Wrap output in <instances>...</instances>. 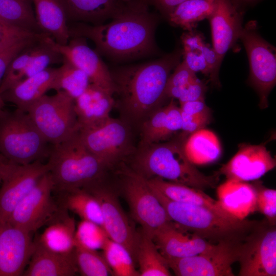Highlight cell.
Segmentation results:
<instances>
[{
	"label": "cell",
	"instance_id": "obj_18",
	"mask_svg": "<svg viewBox=\"0 0 276 276\" xmlns=\"http://www.w3.org/2000/svg\"><path fill=\"white\" fill-rule=\"evenodd\" d=\"M33 247L30 233L0 219V276L22 275Z\"/></svg>",
	"mask_w": 276,
	"mask_h": 276
},
{
	"label": "cell",
	"instance_id": "obj_52",
	"mask_svg": "<svg viewBox=\"0 0 276 276\" xmlns=\"http://www.w3.org/2000/svg\"><path fill=\"white\" fill-rule=\"evenodd\" d=\"M9 160L0 153V184L1 183L4 173Z\"/></svg>",
	"mask_w": 276,
	"mask_h": 276
},
{
	"label": "cell",
	"instance_id": "obj_47",
	"mask_svg": "<svg viewBox=\"0 0 276 276\" xmlns=\"http://www.w3.org/2000/svg\"><path fill=\"white\" fill-rule=\"evenodd\" d=\"M182 61L194 72H201L208 76V70L202 51L199 52L182 51Z\"/></svg>",
	"mask_w": 276,
	"mask_h": 276
},
{
	"label": "cell",
	"instance_id": "obj_10",
	"mask_svg": "<svg viewBox=\"0 0 276 276\" xmlns=\"http://www.w3.org/2000/svg\"><path fill=\"white\" fill-rule=\"evenodd\" d=\"M238 262L239 276H275V224L259 221L242 242Z\"/></svg>",
	"mask_w": 276,
	"mask_h": 276
},
{
	"label": "cell",
	"instance_id": "obj_7",
	"mask_svg": "<svg viewBox=\"0 0 276 276\" xmlns=\"http://www.w3.org/2000/svg\"><path fill=\"white\" fill-rule=\"evenodd\" d=\"M27 112L51 145L65 141L79 130L75 100L63 90L53 96L43 95Z\"/></svg>",
	"mask_w": 276,
	"mask_h": 276
},
{
	"label": "cell",
	"instance_id": "obj_9",
	"mask_svg": "<svg viewBox=\"0 0 276 276\" xmlns=\"http://www.w3.org/2000/svg\"><path fill=\"white\" fill-rule=\"evenodd\" d=\"M122 192L132 218L142 231L152 238L155 233L171 221L146 178L132 170L124 173Z\"/></svg>",
	"mask_w": 276,
	"mask_h": 276
},
{
	"label": "cell",
	"instance_id": "obj_48",
	"mask_svg": "<svg viewBox=\"0 0 276 276\" xmlns=\"http://www.w3.org/2000/svg\"><path fill=\"white\" fill-rule=\"evenodd\" d=\"M182 118V132L190 134L202 128L209 123L211 117L191 116L181 111Z\"/></svg>",
	"mask_w": 276,
	"mask_h": 276
},
{
	"label": "cell",
	"instance_id": "obj_29",
	"mask_svg": "<svg viewBox=\"0 0 276 276\" xmlns=\"http://www.w3.org/2000/svg\"><path fill=\"white\" fill-rule=\"evenodd\" d=\"M183 150L188 159L195 165L215 162L221 154L218 137L211 130L204 128L189 135L183 143Z\"/></svg>",
	"mask_w": 276,
	"mask_h": 276
},
{
	"label": "cell",
	"instance_id": "obj_26",
	"mask_svg": "<svg viewBox=\"0 0 276 276\" xmlns=\"http://www.w3.org/2000/svg\"><path fill=\"white\" fill-rule=\"evenodd\" d=\"M68 20L100 25L111 19L124 0H59Z\"/></svg>",
	"mask_w": 276,
	"mask_h": 276
},
{
	"label": "cell",
	"instance_id": "obj_21",
	"mask_svg": "<svg viewBox=\"0 0 276 276\" xmlns=\"http://www.w3.org/2000/svg\"><path fill=\"white\" fill-rule=\"evenodd\" d=\"M58 68L50 67L21 80L1 94L4 102L27 112L37 100L51 89L55 90Z\"/></svg>",
	"mask_w": 276,
	"mask_h": 276
},
{
	"label": "cell",
	"instance_id": "obj_25",
	"mask_svg": "<svg viewBox=\"0 0 276 276\" xmlns=\"http://www.w3.org/2000/svg\"><path fill=\"white\" fill-rule=\"evenodd\" d=\"M31 259L24 276H73L78 271L74 252L61 254L48 250L34 242Z\"/></svg>",
	"mask_w": 276,
	"mask_h": 276
},
{
	"label": "cell",
	"instance_id": "obj_49",
	"mask_svg": "<svg viewBox=\"0 0 276 276\" xmlns=\"http://www.w3.org/2000/svg\"><path fill=\"white\" fill-rule=\"evenodd\" d=\"M180 108L182 112L191 116L211 117L210 108L204 100H198L180 103Z\"/></svg>",
	"mask_w": 276,
	"mask_h": 276
},
{
	"label": "cell",
	"instance_id": "obj_53",
	"mask_svg": "<svg viewBox=\"0 0 276 276\" xmlns=\"http://www.w3.org/2000/svg\"><path fill=\"white\" fill-rule=\"evenodd\" d=\"M5 105V102L0 94V109H3Z\"/></svg>",
	"mask_w": 276,
	"mask_h": 276
},
{
	"label": "cell",
	"instance_id": "obj_12",
	"mask_svg": "<svg viewBox=\"0 0 276 276\" xmlns=\"http://www.w3.org/2000/svg\"><path fill=\"white\" fill-rule=\"evenodd\" d=\"M53 191L48 172L16 206L7 221L30 234L46 225L59 208L52 196Z\"/></svg>",
	"mask_w": 276,
	"mask_h": 276
},
{
	"label": "cell",
	"instance_id": "obj_45",
	"mask_svg": "<svg viewBox=\"0 0 276 276\" xmlns=\"http://www.w3.org/2000/svg\"><path fill=\"white\" fill-rule=\"evenodd\" d=\"M41 38L26 40L8 50L0 52V82L4 76L10 63L16 55L30 44Z\"/></svg>",
	"mask_w": 276,
	"mask_h": 276
},
{
	"label": "cell",
	"instance_id": "obj_50",
	"mask_svg": "<svg viewBox=\"0 0 276 276\" xmlns=\"http://www.w3.org/2000/svg\"><path fill=\"white\" fill-rule=\"evenodd\" d=\"M150 7H153L160 14L167 18L170 13L180 4L186 0H143Z\"/></svg>",
	"mask_w": 276,
	"mask_h": 276
},
{
	"label": "cell",
	"instance_id": "obj_43",
	"mask_svg": "<svg viewBox=\"0 0 276 276\" xmlns=\"http://www.w3.org/2000/svg\"><path fill=\"white\" fill-rule=\"evenodd\" d=\"M202 53L208 70L209 80L215 86L220 87L221 83L219 78V72L222 61L209 44L205 43L202 49Z\"/></svg>",
	"mask_w": 276,
	"mask_h": 276
},
{
	"label": "cell",
	"instance_id": "obj_11",
	"mask_svg": "<svg viewBox=\"0 0 276 276\" xmlns=\"http://www.w3.org/2000/svg\"><path fill=\"white\" fill-rule=\"evenodd\" d=\"M242 242H220L194 256L164 258L178 276H233L232 266L238 261Z\"/></svg>",
	"mask_w": 276,
	"mask_h": 276
},
{
	"label": "cell",
	"instance_id": "obj_27",
	"mask_svg": "<svg viewBox=\"0 0 276 276\" xmlns=\"http://www.w3.org/2000/svg\"><path fill=\"white\" fill-rule=\"evenodd\" d=\"M35 7L37 26L58 44H66L70 39L67 18L59 0H31Z\"/></svg>",
	"mask_w": 276,
	"mask_h": 276
},
{
	"label": "cell",
	"instance_id": "obj_22",
	"mask_svg": "<svg viewBox=\"0 0 276 276\" xmlns=\"http://www.w3.org/2000/svg\"><path fill=\"white\" fill-rule=\"evenodd\" d=\"M114 104L113 95L94 84L75 100L79 129L95 126L110 117Z\"/></svg>",
	"mask_w": 276,
	"mask_h": 276
},
{
	"label": "cell",
	"instance_id": "obj_19",
	"mask_svg": "<svg viewBox=\"0 0 276 276\" xmlns=\"http://www.w3.org/2000/svg\"><path fill=\"white\" fill-rule=\"evenodd\" d=\"M243 14L231 0H216L214 11L208 19L211 25L213 48L221 61L239 39Z\"/></svg>",
	"mask_w": 276,
	"mask_h": 276
},
{
	"label": "cell",
	"instance_id": "obj_36",
	"mask_svg": "<svg viewBox=\"0 0 276 276\" xmlns=\"http://www.w3.org/2000/svg\"><path fill=\"white\" fill-rule=\"evenodd\" d=\"M78 271L83 276H107L112 274L103 256L97 251L76 245L74 250Z\"/></svg>",
	"mask_w": 276,
	"mask_h": 276
},
{
	"label": "cell",
	"instance_id": "obj_51",
	"mask_svg": "<svg viewBox=\"0 0 276 276\" xmlns=\"http://www.w3.org/2000/svg\"><path fill=\"white\" fill-rule=\"evenodd\" d=\"M260 0H231L234 5L240 11L243 12L246 7L253 5Z\"/></svg>",
	"mask_w": 276,
	"mask_h": 276
},
{
	"label": "cell",
	"instance_id": "obj_8",
	"mask_svg": "<svg viewBox=\"0 0 276 276\" xmlns=\"http://www.w3.org/2000/svg\"><path fill=\"white\" fill-rule=\"evenodd\" d=\"M239 39L248 59V83L259 96L260 108L265 109L268 106V96L276 83L275 48L261 36L255 20L243 27Z\"/></svg>",
	"mask_w": 276,
	"mask_h": 276
},
{
	"label": "cell",
	"instance_id": "obj_13",
	"mask_svg": "<svg viewBox=\"0 0 276 276\" xmlns=\"http://www.w3.org/2000/svg\"><path fill=\"white\" fill-rule=\"evenodd\" d=\"M85 147L108 167L130 150V134L126 124L110 117L99 124L80 129Z\"/></svg>",
	"mask_w": 276,
	"mask_h": 276
},
{
	"label": "cell",
	"instance_id": "obj_16",
	"mask_svg": "<svg viewBox=\"0 0 276 276\" xmlns=\"http://www.w3.org/2000/svg\"><path fill=\"white\" fill-rule=\"evenodd\" d=\"M48 40L64 59L84 72L91 83L113 95L115 88L110 70L100 55L88 45L86 38L72 37L65 45L57 43L50 36Z\"/></svg>",
	"mask_w": 276,
	"mask_h": 276
},
{
	"label": "cell",
	"instance_id": "obj_4",
	"mask_svg": "<svg viewBox=\"0 0 276 276\" xmlns=\"http://www.w3.org/2000/svg\"><path fill=\"white\" fill-rule=\"evenodd\" d=\"M151 189L171 221L213 244L243 241L259 222L226 217L204 206L173 201Z\"/></svg>",
	"mask_w": 276,
	"mask_h": 276
},
{
	"label": "cell",
	"instance_id": "obj_1",
	"mask_svg": "<svg viewBox=\"0 0 276 276\" xmlns=\"http://www.w3.org/2000/svg\"><path fill=\"white\" fill-rule=\"evenodd\" d=\"M143 0H124L120 11L100 25L77 22L68 26L70 38L89 39L100 55L116 62H126L158 53L155 39L159 21Z\"/></svg>",
	"mask_w": 276,
	"mask_h": 276
},
{
	"label": "cell",
	"instance_id": "obj_40",
	"mask_svg": "<svg viewBox=\"0 0 276 276\" xmlns=\"http://www.w3.org/2000/svg\"><path fill=\"white\" fill-rule=\"evenodd\" d=\"M257 193V207L271 224L276 222V191L264 187L261 182L252 184Z\"/></svg>",
	"mask_w": 276,
	"mask_h": 276
},
{
	"label": "cell",
	"instance_id": "obj_39",
	"mask_svg": "<svg viewBox=\"0 0 276 276\" xmlns=\"http://www.w3.org/2000/svg\"><path fill=\"white\" fill-rule=\"evenodd\" d=\"M47 36L49 35L15 26L0 18V52L8 50L22 41Z\"/></svg>",
	"mask_w": 276,
	"mask_h": 276
},
{
	"label": "cell",
	"instance_id": "obj_35",
	"mask_svg": "<svg viewBox=\"0 0 276 276\" xmlns=\"http://www.w3.org/2000/svg\"><path fill=\"white\" fill-rule=\"evenodd\" d=\"M102 249L103 251V256L109 266L112 275H140L139 271L135 268L134 260L123 246L108 238Z\"/></svg>",
	"mask_w": 276,
	"mask_h": 276
},
{
	"label": "cell",
	"instance_id": "obj_28",
	"mask_svg": "<svg viewBox=\"0 0 276 276\" xmlns=\"http://www.w3.org/2000/svg\"><path fill=\"white\" fill-rule=\"evenodd\" d=\"M146 179L151 188L172 200L204 206L224 216L234 217L222 209L217 200L211 198L202 190L158 177Z\"/></svg>",
	"mask_w": 276,
	"mask_h": 276
},
{
	"label": "cell",
	"instance_id": "obj_2",
	"mask_svg": "<svg viewBox=\"0 0 276 276\" xmlns=\"http://www.w3.org/2000/svg\"><path fill=\"white\" fill-rule=\"evenodd\" d=\"M182 49L156 59L110 70L121 106L133 120L146 117L167 98L166 87L171 72L181 61Z\"/></svg>",
	"mask_w": 276,
	"mask_h": 276
},
{
	"label": "cell",
	"instance_id": "obj_23",
	"mask_svg": "<svg viewBox=\"0 0 276 276\" xmlns=\"http://www.w3.org/2000/svg\"><path fill=\"white\" fill-rule=\"evenodd\" d=\"M36 241L50 251L61 254H71L76 247L75 220L67 210L60 205L53 218Z\"/></svg>",
	"mask_w": 276,
	"mask_h": 276
},
{
	"label": "cell",
	"instance_id": "obj_34",
	"mask_svg": "<svg viewBox=\"0 0 276 276\" xmlns=\"http://www.w3.org/2000/svg\"><path fill=\"white\" fill-rule=\"evenodd\" d=\"M91 83L87 75L63 58L58 68L55 90H63L74 100L80 96Z\"/></svg>",
	"mask_w": 276,
	"mask_h": 276
},
{
	"label": "cell",
	"instance_id": "obj_37",
	"mask_svg": "<svg viewBox=\"0 0 276 276\" xmlns=\"http://www.w3.org/2000/svg\"><path fill=\"white\" fill-rule=\"evenodd\" d=\"M108 238L103 228L94 222L82 220L76 225V246L97 251L102 249Z\"/></svg>",
	"mask_w": 276,
	"mask_h": 276
},
{
	"label": "cell",
	"instance_id": "obj_20",
	"mask_svg": "<svg viewBox=\"0 0 276 276\" xmlns=\"http://www.w3.org/2000/svg\"><path fill=\"white\" fill-rule=\"evenodd\" d=\"M165 258H182L199 255L213 243L170 221L157 230L152 237Z\"/></svg>",
	"mask_w": 276,
	"mask_h": 276
},
{
	"label": "cell",
	"instance_id": "obj_5",
	"mask_svg": "<svg viewBox=\"0 0 276 276\" xmlns=\"http://www.w3.org/2000/svg\"><path fill=\"white\" fill-rule=\"evenodd\" d=\"M47 164L53 191L59 193L84 188L99 181L108 167L85 147L78 131L52 145Z\"/></svg>",
	"mask_w": 276,
	"mask_h": 276
},
{
	"label": "cell",
	"instance_id": "obj_6",
	"mask_svg": "<svg viewBox=\"0 0 276 276\" xmlns=\"http://www.w3.org/2000/svg\"><path fill=\"white\" fill-rule=\"evenodd\" d=\"M27 112L0 109V153L25 165L48 158L51 146Z\"/></svg>",
	"mask_w": 276,
	"mask_h": 276
},
{
	"label": "cell",
	"instance_id": "obj_24",
	"mask_svg": "<svg viewBox=\"0 0 276 276\" xmlns=\"http://www.w3.org/2000/svg\"><path fill=\"white\" fill-rule=\"evenodd\" d=\"M217 195L222 209L238 219H245L257 211V193L252 184L227 179L217 187Z\"/></svg>",
	"mask_w": 276,
	"mask_h": 276
},
{
	"label": "cell",
	"instance_id": "obj_14",
	"mask_svg": "<svg viewBox=\"0 0 276 276\" xmlns=\"http://www.w3.org/2000/svg\"><path fill=\"white\" fill-rule=\"evenodd\" d=\"M83 189L91 193L99 201L102 211L103 228L108 237L123 246L135 262L140 233L131 224L117 196L108 189L101 186L99 181Z\"/></svg>",
	"mask_w": 276,
	"mask_h": 276
},
{
	"label": "cell",
	"instance_id": "obj_17",
	"mask_svg": "<svg viewBox=\"0 0 276 276\" xmlns=\"http://www.w3.org/2000/svg\"><path fill=\"white\" fill-rule=\"evenodd\" d=\"M276 165L275 159L263 145L241 144L235 155L217 173L227 179L256 180Z\"/></svg>",
	"mask_w": 276,
	"mask_h": 276
},
{
	"label": "cell",
	"instance_id": "obj_15",
	"mask_svg": "<svg viewBox=\"0 0 276 276\" xmlns=\"http://www.w3.org/2000/svg\"><path fill=\"white\" fill-rule=\"evenodd\" d=\"M49 166L42 161L25 165L10 161L5 168L0 188V219L7 221L18 203L32 190L48 172Z\"/></svg>",
	"mask_w": 276,
	"mask_h": 276
},
{
	"label": "cell",
	"instance_id": "obj_32",
	"mask_svg": "<svg viewBox=\"0 0 276 276\" xmlns=\"http://www.w3.org/2000/svg\"><path fill=\"white\" fill-rule=\"evenodd\" d=\"M215 4L216 0H186L174 9L167 20L173 26L187 31L193 30L198 21L208 19Z\"/></svg>",
	"mask_w": 276,
	"mask_h": 276
},
{
	"label": "cell",
	"instance_id": "obj_31",
	"mask_svg": "<svg viewBox=\"0 0 276 276\" xmlns=\"http://www.w3.org/2000/svg\"><path fill=\"white\" fill-rule=\"evenodd\" d=\"M140 276H170L166 259L158 250L152 238L141 231L136 255Z\"/></svg>",
	"mask_w": 276,
	"mask_h": 276
},
{
	"label": "cell",
	"instance_id": "obj_3",
	"mask_svg": "<svg viewBox=\"0 0 276 276\" xmlns=\"http://www.w3.org/2000/svg\"><path fill=\"white\" fill-rule=\"evenodd\" d=\"M188 136L182 132L176 139L142 147L135 157V171L146 179L158 177L202 191L215 188L220 175L204 174L186 156L183 143Z\"/></svg>",
	"mask_w": 276,
	"mask_h": 276
},
{
	"label": "cell",
	"instance_id": "obj_42",
	"mask_svg": "<svg viewBox=\"0 0 276 276\" xmlns=\"http://www.w3.org/2000/svg\"><path fill=\"white\" fill-rule=\"evenodd\" d=\"M166 127L164 132V141L170 137L173 134L181 130L182 118L180 107L178 106L171 98L169 103L166 105Z\"/></svg>",
	"mask_w": 276,
	"mask_h": 276
},
{
	"label": "cell",
	"instance_id": "obj_46",
	"mask_svg": "<svg viewBox=\"0 0 276 276\" xmlns=\"http://www.w3.org/2000/svg\"><path fill=\"white\" fill-rule=\"evenodd\" d=\"M181 41L182 51L201 52L205 44L203 35L194 30L183 33Z\"/></svg>",
	"mask_w": 276,
	"mask_h": 276
},
{
	"label": "cell",
	"instance_id": "obj_30",
	"mask_svg": "<svg viewBox=\"0 0 276 276\" xmlns=\"http://www.w3.org/2000/svg\"><path fill=\"white\" fill-rule=\"evenodd\" d=\"M61 205L78 215L82 220L94 222L103 226L101 205L98 199L83 188L63 192Z\"/></svg>",
	"mask_w": 276,
	"mask_h": 276
},
{
	"label": "cell",
	"instance_id": "obj_38",
	"mask_svg": "<svg viewBox=\"0 0 276 276\" xmlns=\"http://www.w3.org/2000/svg\"><path fill=\"white\" fill-rule=\"evenodd\" d=\"M166 111V106L158 108L143 123L141 133L142 147L164 141Z\"/></svg>",
	"mask_w": 276,
	"mask_h": 276
},
{
	"label": "cell",
	"instance_id": "obj_33",
	"mask_svg": "<svg viewBox=\"0 0 276 276\" xmlns=\"http://www.w3.org/2000/svg\"><path fill=\"white\" fill-rule=\"evenodd\" d=\"M0 18L15 26L43 33L37 26L31 0H0Z\"/></svg>",
	"mask_w": 276,
	"mask_h": 276
},
{
	"label": "cell",
	"instance_id": "obj_41",
	"mask_svg": "<svg viewBox=\"0 0 276 276\" xmlns=\"http://www.w3.org/2000/svg\"><path fill=\"white\" fill-rule=\"evenodd\" d=\"M207 90L206 85L198 79L182 87H170L166 88L167 98L177 99L179 103L204 100Z\"/></svg>",
	"mask_w": 276,
	"mask_h": 276
},
{
	"label": "cell",
	"instance_id": "obj_44",
	"mask_svg": "<svg viewBox=\"0 0 276 276\" xmlns=\"http://www.w3.org/2000/svg\"><path fill=\"white\" fill-rule=\"evenodd\" d=\"M198 79L195 73L183 61H180L168 78L166 88L182 87Z\"/></svg>",
	"mask_w": 276,
	"mask_h": 276
}]
</instances>
